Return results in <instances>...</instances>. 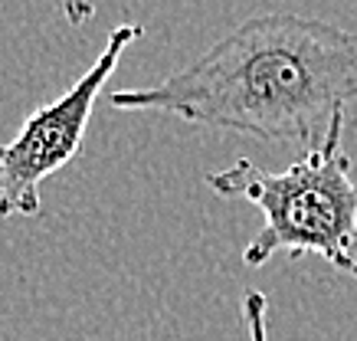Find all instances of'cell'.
I'll return each instance as SVG.
<instances>
[{
    "label": "cell",
    "instance_id": "cell-1",
    "mask_svg": "<svg viewBox=\"0 0 357 341\" xmlns=\"http://www.w3.org/2000/svg\"><path fill=\"white\" fill-rule=\"evenodd\" d=\"M357 99V30L298 13H256L158 86L109 105L275 144H314Z\"/></svg>",
    "mask_w": 357,
    "mask_h": 341
},
{
    "label": "cell",
    "instance_id": "cell-2",
    "mask_svg": "<svg viewBox=\"0 0 357 341\" xmlns=\"http://www.w3.org/2000/svg\"><path fill=\"white\" fill-rule=\"evenodd\" d=\"M344 112L331 119L325 138L289 171H262L249 158L206 174L213 194L249 200L262 213V230L246 243L243 266L259 269L272 256H321L357 279V181L344 151Z\"/></svg>",
    "mask_w": 357,
    "mask_h": 341
},
{
    "label": "cell",
    "instance_id": "cell-3",
    "mask_svg": "<svg viewBox=\"0 0 357 341\" xmlns=\"http://www.w3.org/2000/svg\"><path fill=\"white\" fill-rule=\"evenodd\" d=\"M141 36H144L141 23L112 26L96 63L56 102H46L33 112L13 142L0 144V220L43 213V197H40L43 181L82 154L86 128L92 121L98 96L105 92V82L115 76L121 56Z\"/></svg>",
    "mask_w": 357,
    "mask_h": 341
},
{
    "label": "cell",
    "instance_id": "cell-4",
    "mask_svg": "<svg viewBox=\"0 0 357 341\" xmlns=\"http://www.w3.org/2000/svg\"><path fill=\"white\" fill-rule=\"evenodd\" d=\"M243 321H246L249 341H269V298H266V292H259V289L246 292Z\"/></svg>",
    "mask_w": 357,
    "mask_h": 341
},
{
    "label": "cell",
    "instance_id": "cell-5",
    "mask_svg": "<svg viewBox=\"0 0 357 341\" xmlns=\"http://www.w3.org/2000/svg\"><path fill=\"white\" fill-rule=\"evenodd\" d=\"M63 13L73 26H86L96 17V0H63Z\"/></svg>",
    "mask_w": 357,
    "mask_h": 341
}]
</instances>
